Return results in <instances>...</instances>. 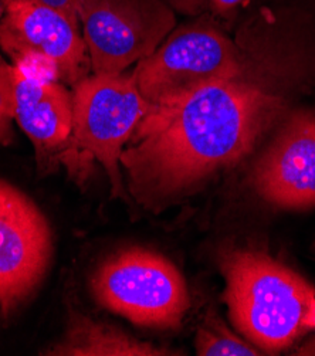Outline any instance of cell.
<instances>
[{
    "label": "cell",
    "instance_id": "cell-10",
    "mask_svg": "<svg viewBox=\"0 0 315 356\" xmlns=\"http://www.w3.org/2000/svg\"><path fill=\"white\" fill-rule=\"evenodd\" d=\"M15 120L33 142L43 168L64 162L83 175V154L73 136V92L58 81H39L24 76L15 65Z\"/></svg>",
    "mask_w": 315,
    "mask_h": 356
},
{
    "label": "cell",
    "instance_id": "cell-9",
    "mask_svg": "<svg viewBox=\"0 0 315 356\" xmlns=\"http://www.w3.org/2000/svg\"><path fill=\"white\" fill-rule=\"evenodd\" d=\"M253 185L274 206H315V111H300L287 121L255 166Z\"/></svg>",
    "mask_w": 315,
    "mask_h": 356
},
{
    "label": "cell",
    "instance_id": "cell-17",
    "mask_svg": "<svg viewBox=\"0 0 315 356\" xmlns=\"http://www.w3.org/2000/svg\"><path fill=\"white\" fill-rule=\"evenodd\" d=\"M6 12V6H5V0H0V22H2L3 16Z\"/></svg>",
    "mask_w": 315,
    "mask_h": 356
},
{
    "label": "cell",
    "instance_id": "cell-5",
    "mask_svg": "<svg viewBox=\"0 0 315 356\" xmlns=\"http://www.w3.org/2000/svg\"><path fill=\"white\" fill-rule=\"evenodd\" d=\"M151 104L131 74H90L73 88V136L79 149L107 172L114 196L124 195L121 154Z\"/></svg>",
    "mask_w": 315,
    "mask_h": 356
},
{
    "label": "cell",
    "instance_id": "cell-16",
    "mask_svg": "<svg viewBox=\"0 0 315 356\" xmlns=\"http://www.w3.org/2000/svg\"><path fill=\"white\" fill-rule=\"evenodd\" d=\"M246 2L248 0H210L209 9L216 16H227Z\"/></svg>",
    "mask_w": 315,
    "mask_h": 356
},
{
    "label": "cell",
    "instance_id": "cell-3",
    "mask_svg": "<svg viewBox=\"0 0 315 356\" xmlns=\"http://www.w3.org/2000/svg\"><path fill=\"white\" fill-rule=\"evenodd\" d=\"M95 301L135 325L177 330L189 309L186 282L169 260L129 248L104 261L91 278Z\"/></svg>",
    "mask_w": 315,
    "mask_h": 356
},
{
    "label": "cell",
    "instance_id": "cell-14",
    "mask_svg": "<svg viewBox=\"0 0 315 356\" xmlns=\"http://www.w3.org/2000/svg\"><path fill=\"white\" fill-rule=\"evenodd\" d=\"M42 5H47L50 8H54L64 13L68 19H72L74 23L80 24L79 17V0H33Z\"/></svg>",
    "mask_w": 315,
    "mask_h": 356
},
{
    "label": "cell",
    "instance_id": "cell-15",
    "mask_svg": "<svg viewBox=\"0 0 315 356\" xmlns=\"http://www.w3.org/2000/svg\"><path fill=\"white\" fill-rule=\"evenodd\" d=\"M210 0H166V3L179 13L197 15L204 9H209Z\"/></svg>",
    "mask_w": 315,
    "mask_h": 356
},
{
    "label": "cell",
    "instance_id": "cell-4",
    "mask_svg": "<svg viewBox=\"0 0 315 356\" xmlns=\"http://www.w3.org/2000/svg\"><path fill=\"white\" fill-rule=\"evenodd\" d=\"M143 97L158 104L200 87L234 80L240 60L234 44L215 26L199 20L172 30L132 73Z\"/></svg>",
    "mask_w": 315,
    "mask_h": 356
},
{
    "label": "cell",
    "instance_id": "cell-7",
    "mask_svg": "<svg viewBox=\"0 0 315 356\" xmlns=\"http://www.w3.org/2000/svg\"><path fill=\"white\" fill-rule=\"evenodd\" d=\"M51 253V229L39 206L0 179V314H12L39 287Z\"/></svg>",
    "mask_w": 315,
    "mask_h": 356
},
{
    "label": "cell",
    "instance_id": "cell-11",
    "mask_svg": "<svg viewBox=\"0 0 315 356\" xmlns=\"http://www.w3.org/2000/svg\"><path fill=\"white\" fill-rule=\"evenodd\" d=\"M42 355L49 356H168L178 350L134 338L120 328L72 311L63 335Z\"/></svg>",
    "mask_w": 315,
    "mask_h": 356
},
{
    "label": "cell",
    "instance_id": "cell-13",
    "mask_svg": "<svg viewBox=\"0 0 315 356\" xmlns=\"http://www.w3.org/2000/svg\"><path fill=\"white\" fill-rule=\"evenodd\" d=\"M15 111V70L0 57V145L12 144Z\"/></svg>",
    "mask_w": 315,
    "mask_h": 356
},
{
    "label": "cell",
    "instance_id": "cell-8",
    "mask_svg": "<svg viewBox=\"0 0 315 356\" xmlns=\"http://www.w3.org/2000/svg\"><path fill=\"white\" fill-rule=\"evenodd\" d=\"M0 47L13 63L27 54L51 60L60 83L76 87L91 73V61L80 24L60 10L33 0H5Z\"/></svg>",
    "mask_w": 315,
    "mask_h": 356
},
{
    "label": "cell",
    "instance_id": "cell-6",
    "mask_svg": "<svg viewBox=\"0 0 315 356\" xmlns=\"http://www.w3.org/2000/svg\"><path fill=\"white\" fill-rule=\"evenodd\" d=\"M92 74H118L150 57L177 17L166 0H79Z\"/></svg>",
    "mask_w": 315,
    "mask_h": 356
},
{
    "label": "cell",
    "instance_id": "cell-2",
    "mask_svg": "<svg viewBox=\"0 0 315 356\" xmlns=\"http://www.w3.org/2000/svg\"><path fill=\"white\" fill-rule=\"evenodd\" d=\"M220 268L232 323L261 352L315 332V287L298 273L256 250L225 253Z\"/></svg>",
    "mask_w": 315,
    "mask_h": 356
},
{
    "label": "cell",
    "instance_id": "cell-12",
    "mask_svg": "<svg viewBox=\"0 0 315 356\" xmlns=\"http://www.w3.org/2000/svg\"><path fill=\"white\" fill-rule=\"evenodd\" d=\"M195 349L199 356H257L263 355L259 348L246 338H240L230 331L222 319L210 315L199 327L195 338Z\"/></svg>",
    "mask_w": 315,
    "mask_h": 356
},
{
    "label": "cell",
    "instance_id": "cell-1",
    "mask_svg": "<svg viewBox=\"0 0 315 356\" xmlns=\"http://www.w3.org/2000/svg\"><path fill=\"white\" fill-rule=\"evenodd\" d=\"M277 108L239 79L151 104L121 154L129 193L155 213L184 200L249 155Z\"/></svg>",
    "mask_w": 315,
    "mask_h": 356
}]
</instances>
